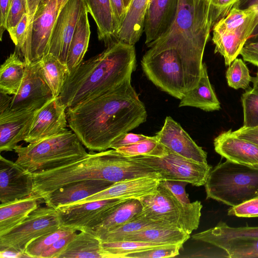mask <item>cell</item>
<instances>
[{
    "label": "cell",
    "mask_w": 258,
    "mask_h": 258,
    "mask_svg": "<svg viewBox=\"0 0 258 258\" xmlns=\"http://www.w3.org/2000/svg\"><path fill=\"white\" fill-rule=\"evenodd\" d=\"M142 210L143 206L139 199H125L100 224L91 230L99 237L135 219Z\"/></svg>",
    "instance_id": "cell-28"
},
{
    "label": "cell",
    "mask_w": 258,
    "mask_h": 258,
    "mask_svg": "<svg viewBox=\"0 0 258 258\" xmlns=\"http://www.w3.org/2000/svg\"><path fill=\"white\" fill-rule=\"evenodd\" d=\"M237 137L246 140L258 145V132L250 131L242 126L239 129L233 131Z\"/></svg>",
    "instance_id": "cell-50"
},
{
    "label": "cell",
    "mask_w": 258,
    "mask_h": 258,
    "mask_svg": "<svg viewBox=\"0 0 258 258\" xmlns=\"http://www.w3.org/2000/svg\"><path fill=\"white\" fill-rule=\"evenodd\" d=\"M114 22L115 41L116 35L125 18L126 10L123 0H110Z\"/></svg>",
    "instance_id": "cell-47"
},
{
    "label": "cell",
    "mask_w": 258,
    "mask_h": 258,
    "mask_svg": "<svg viewBox=\"0 0 258 258\" xmlns=\"http://www.w3.org/2000/svg\"><path fill=\"white\" fill-rule=\"evenodd\" d=\"M179 107L191 106L206 111L219 110L220 103L209 80L207 68L203 62L202 74L198 85L180 99Z\"/></svg>",
    "instance_id": "cell-25"
},
{
    "label": "cell",
    "mask_w": 258,
    "mask_h": 258,
    "mask_svg": "<svg viewBox=\"0 0 258 258\" xmlns=\"http://www.w3.org/2000/svg\"><path fill=\"white\" fill-rule=\"evenodd\" d=\"M183 244L164 245L128 254L124 258H163L174 257L179 253Z\"/></svg>",
    "instance_id": "cell-40"
},
{
    "label": "cell",
    "mask_w": 258,
    "mask_h": 258,
    "mask_svg": "<svg viewBox=\"0 0 258 258\" xmlns=\"http://www.w3.org/2000/svg\"><path fill=\"white\" fill-rule=\"evenodd\" d=\"M143 210L139 216L176 228L190 234L199 225L203 206L201 202L185 204L160 182L152 194L140 199Z\"/></svg>",
    "instance_id": "cell-7"
},
{
    "label": "cell",
    "mask_w": 258,
    "mask_h": 258,
    "mask_svg": "<svg viewBox=\"0 0 258 258\" xmlns=\"http://www.w3.org/2000/svg\"><path fill=\"white\" fill-rule=\"evenodd\" d=\"M160 182L168 188L182 203H190L185 190L186 182L175 180H161Z\"/></svg>",
    "instance_id": "cell-46"
},
{
    "label": "cell",
    "mask_w": 258,
    "mask_h": 258,
    "mask_svg": "<svg viewBox=\"0 0 258 258\" xmlns=\"http://www.w3.org/2000/svg\"><path fill=\"white\" fill-rule=\"evenodd\" d=\"M84 146L71 130L29 143L18 145L15 162L31 173L50 170L74 162L87 155Z\"/></svg>",
    "instance_id": "cell-5"
},
{
    "label": "cell",
    "mask_w": 258,
    "mask_h": 258,
    "mask_svg": "<svg viewBox=\"0 0 258 258\" xmlns=\"http://www.w3.org/2000/svg\"><path fill=\"white\" fill-rule=\"evenodd\" d=\"M124 200L94 201L67 205L56 210L62 226L81 231L92 229L98 225Z\"/></svg>",
    "instance_id": "cell-10"
},
{
    "label": "cell",
    "mask_w": 258,
    "mask_h": 258,
    "mask_svg": "<svg viewBox=\"0 0 258 258\" xmlns=\"http://www.w3.org/2000/svg\"><path fill=\"white\" fill-rule=\"evenodd\" d=\"M251 82L253 84V87L258 89V72L254 77H252Z\"/></svg>",
    "instance_id": "cell-56"
},
{
    "label": "cell",
    "mask_w": 258,
    "mask_h": 258,
    "mask_svg": "<svg viewBox=\"0 0 258 258\" xmlns=\"http://www.w3.org/2000/svg\"><path fill=\"white\" fill-rule=\"evenodd\" d=\"M130 157L156 170L160 174L161 180L181 181L196 186L205 184L212 170V167L208 163H201L187 159L168 149L166 153L162 157Z\"/></svg>",
    "instance_id": "cell-9"
},
{
    "label": "cell",
    "mask_w": 258,
    "mask_h": 258,
    "mask_svg": "<svg viewBox=\"0 0 258 258\" xmlns=\"http://www.w3.org/2000/svg\"><path fill=\"white\" fill-rule=\"evenodd\" d=\"M27 64L15 50L0 68V92L14 95L23 80Z\"/></svg>",
    "instance_id": "cell-31"
},
{
    "label": "cell",
    "mask_w": 258,
    "mask_h": 258,
    "mask_svg": "<svg viewBox=\"0 0 258 258\" xmlns=\"http://www.w3.org/2000/svg\"><path fill=\"white\" fill-rule=\"evenodd\" d=\"M160 181V178L151 177L120 181L114 183L104 190L71 205L110 199H140L153 193L159 185Z\"/></svg>",
    "instance_id": "cell-19"
},
{
    "label": "cell",
    "mask_w": 258,
    "mask_h": 258,
    "mask_svg": "<svg viewBox=\"0 0 258 258\" xmlns=\"http://www.w3.org/2000/svg\"><path fill=\"white\" fill-rule=\"evenodd\" d=\"M74 231L61 226L53 232L44 234L32 241L26 247L25 253L31 258H40L41 254L48 249L56 241Z\"/></svg>",
    "instance_id": "cell-36"
},
{
    "label": "cell",
    "mask_w": 258,
    "mask_h": 258,
    "mask_svg": "<svg viewBox=\"0 0 258 258\" xmlns=\"http://www.w3.org/2000/svg\"><path fill=\"white\" fill-rule=\"evenodd\" d=\"M12 96L0 92V113L10 108Z\"/></svg>",
    "instance_id": "cell-52"
},
{
    "label": "cell",
    "mask_w": 258,
    "mask_h": 258,
    "mask_svg": "<svg viewBox=\"0 0 258 258\" xmlns=\"http://www.w3.org/2000/svg\"><path fill=\"white\" fill-rule=\"evenodd\" d=\"M37 109H8L0 113L1 152L14 150L20 142L24 141Z\"/></svg>",
    "instance_id": "cell-17"
},
{
    "label": "cell",
    "mask_w": 258,
    "mask_h": 258,
    "mask_svg": "<svg viewBox=\"0 0 258 258\" xmlns=\"http://www.w3.org/2000/svg\"><path fill=\"white\" fill-rule=\"evenodd\" d=\"M240 54L244 61L258 67V40L246 43Z\"/></svg>",
    "instance_id": "cell-48"
},
{
    "label": "cell",
    "mask_w": 258,
    "mask_h": 258,
    "mask_svg": "<svg viewBox=\"0 0 258 258\" xmlns=\"http://www.w3.org/2000/svg\"><path fill=\"white\" fill-rule=\"evenodd\" d=\"M150 0H133L115 41L135 45L140 39L144 29L146 12Z\"/></svg>",
    "instance_id": "cell-24"
},
{
    "label": "cell",
    "mask_w": 258,
    "mask_h": 258,
    "mask_svg": "<svg viewBox=\"0 0 258 258\" xmlns=\"http://www.w3.org/2000/svg\"><path fill=\"white\" fill-rule=\"evenodd\" d=\"M200 241L224 249L229 258L258 257V237H208Z\"/></svg>",
    "instance_id": "cell-30"
},
{
    "label": "cell",
    "mask_w": 258,
    "mask_h": 258,
    "mask_svg": "<svg viewBox=\"0 0 258 258\" xmlns=\"http://www.w3.org/2000/svg\"><path fill=\"white\" fill-rule=\"evenodd\" d=\"M116 150L127 157L137 156L162 157L166 153L167 149L157 140L154 136L148 137L147 139L137 143L121 147Z\"/></svg>",
    "instance_id": "cell-35"
},
{
    "label": "cell",
    "mask_w": 258,
    "mask_h": 258,
    "mask_svg": "<svg viewBox=\"0 0 258 258\" xmlns=\"http://www.w3.org/2000/svg\"><path fill=\"white\" fill-rule=\"evenodd\" d=\"M114 183L101 180H86L67 184L43 198L46 206L57 209L87 198L108 188Z\"/></svg>",
    "instance_id": "cell-21"
},
{
    "label": "cell",
    "mask_w": 258,
    "mask_h": 258,
    "mask_svg": "<svg viewBox=\"0 0 258 258\" xmlns=\"http://www.w3.org/2000/svg\"><path fill=\"white\" fill-rule=\"evenodd\" d=\"M204 185L207 199L236 206L258 196V169L226 160L211 170Z\"/></svg>",
    "instance_id": "cell-6"
},
{
    "label": "cell",
    "mask_w": 258,
    "mask_h": 258,
    "mask_svg": "<svg viewBox=\"0 0 258 258\" xmlns=\"http://www.w3.org/2000/svg\"><path fill=\"white\" fill-rule=\"evenodd\" d=\"M52 98V92L40 73L39 61L32 62L27 64L23 80L17 93L12 96L9 109H38Z\"/></svg>",
    "instance_id": "cell-13"
},
{
    "label": "cell",
    "mask_w": 258,
    "mask_h": 258,
    "mask_svg": "<svg viewBox=\"0 0 258 258\" xmlns=\"http://www.w3.org/2000/svg\"><path fill=\"white\" fill-rule=\"evenodd\" d=\"M228 215L242 218L258 217V196L237 206L231 207Z\"/></svg>",
    "instance_id": "cell-42"
},
{
    "label": "cell",
    "mask_w": 258,
    "mask_h": 258,
    "mask_svg": "<svg viewBox=\"0 0 258 258\" xmlns=\"http://www.w3.org/2000/svg\"><path fill=\"white\" fill-rule=\"evenodd\" d=\"M214 146L216 152L226 160L258 169V145L237 137L232 130L216 137Z\"/></svg>",
    "instance_id": "cell-18"
},
{
    "label": "cell",
    "mask_w": 258,
    "mask_h": 258,
    "mask_svg": "<svg viewBox=\"0 0 258 258\" xmlns=\"http://www.w3.org/2000/svg\"><path fill=\"white\" fill-rule=\"evenodd\" d=\"M85 6L84 0H69L55 20L48 53L67 64L69 50L77 23Z\"/></svg>",
    "instance_id": "cell-12"
},
{
    "label": "cell",
    "mask_w": 258,
    "mask_h": 258,
    "mask_svg": "<svg viewBox=\"0 0 258 258\" xmlns=\"http://www.w3.org/2000/svg\"><path fill=\"white\" fill-rule=\"evenodd\" d=\"M26 13V0H11L6 23L7 31L14 28Z\"/></svg>",
    "instance_id": "cell-43"
},
{
    "label": "cell",
    "mask_w": 258,
    "mask_h": 258,
    "mask_svg": "<svg viewBox=\"0 0 258 258\" xmlns=\"http://www.w3.org/2000/svg\"><path fill=\"white\" fill-rule=\"evenodd\" d=\"M159 226H169L157 222L142 218L138 215L135 219L118 228L106 232L99 236V237L101 239L102 242L121 241L126 236L135 232Z\"/></svg>",
    "instance_id": "cell-33"
},
{
    "label": "cell",
    "mask_w": 258,
    "mask_h": 258,
    "mask_svg": "<svg viewBox=\"0 0 258 258\" xmlns=\"http://www.w3.org/2000/svg\"><path fill=\"white\" fill-rule=\"evenodd\" d=\"M76 231H74L58 239L48 249L41 254L40 258H58L59 255L66 248L69 243L77 234Z\"/></svg>",
    "instance_id": "cell-44"
},
{
    "label": "cell",
    "mask_w": 258,
    "mask_h": 258,
    "mask_svg": "<svg viewBox=\"0 0 258 258\" xmlns=\"http://www.w3.org/2000/svg\"><path fill=\"white\" fill-rule=\"evenodd\" d=\"M236 236L258 237V226L232 227L225 222H220L214 227L196 233L191 237L194 240L200 241L208 237L230 238Z\"/></svg>",
    "instance_id": "cell-34"
},
{
    "label": "cell",
    "mask_w": 258,
    "mask_h": 258,
    "mask_svg": "<svg viewBox=\"0 0 258 258\" xmlns=\"http://www.w3.org/2000/svg\"><path fill=\"white\" fill-rule=\"evenodd\" d=\"M148 136L142 134L124 133L115 138L110 145V148L116 150L119 148L133 144L147 139Z\"/></svg>",
    "instance_id": "cell-45"
},
{
    "label": "cell",
    "mask_w": 258,
    "mask_h": 258,
    "mask_svg": "<svg viewBox=\"0 0 258 258\" xmlns=\"http://www.w3.org/2000/svg\"><path fill=\"white\" fill-rule=\"evenodd\" d=\"M179 0H150L144 31L147 45L156 40L170 27L176 16Z\"/></svg>",
    "instance_id": "cell-20"
},
{
    "label": "cell",
    "mask_w": 258,
    "mask_h": 258,
    "mask_svg": "<svg viewBox=\"0 0 258 258\" xmlns=\"http://www.w3.org/2000/svg\"><path fill=\"white\" fill-rule=\"evenodd\" d=\"M133 0H123L124 7L127 11Z\"/></svg>",
    "instance_id": "cell-57"
},
{
    "label": "cell",
    "mask_w": 258,
    "mask_h": 258,
    "mask_svg": "<svg viewBox=\"0 0 258 258\" xmlns=\"http://www.w3.org/2000/svg\"><path fill=\"white\" fill-rule=\"evenodd\" d=\"M190 235L173 227H151L126 236L122 241H134L159 245L183 244Z\"/></svg>",
    "instance_id": "cell-27"
},
{
    "label": "cell",
    "mask_w": 258,
    "mask_h": 258,
    "mask_svg": "<svg viewBox=\"0 0 258 258\" xmlns=\"http://www.w3.org/2000/svg\"><path fill=\"white\" fill-rule=\"evenodd\" d=\"M201 0H194V2L196 5H198Z\"/></svg>",
    "instance_id": "cell-59"
},
{
    "label": "cell",
    "mask_w": 258,
    "mask_h": 258,
    "mask_svg": "<svg viewBox=\"0 0 258 258\" xmlns=\"http://www.w3.org/2000/svg\"><path fill=\"white\" fill-rule=\"evenodd\" d=\"M68 125L90 151L110 148L112 141L144 123L147 112L131 79L105 93L67 108Z\"/></svg>",
    "instance_id": "cell-1"
},
{
    "label": "cell",
    "mask_w": 258,
    "mask_h": 258,
    "mask_svg": "<svg viewBox=\"0 0 258 258\" xmlns=\"http://www.w3.org/2000/svg\"><path fill=\"white\" fill-rule=\"evenodd\" d=\"M245 127L246 128H247L250 131H254V132H258V126L254 127Z\"/></svg>",
    "instance_id": "cell-58"
},
{
    "label": "cell",
    "mask_w": 258,
    "mask_h": 258,
    "mask_svg": "<svg viewBox=\"0 0 258 258\" xmlns=\"http://www.w3.org/2000/svg\"><path fill=\"white\" fill-rule=\"evenodd\" d=\"M61 226L58 211L53 208L39 207L21 223L0 236V251L11 250L25 253L27 245L39 237Z\"/></svg>",
    "instance_id": "cell-8"
},
{
    "label": "cell",
    "mask_w": 258,
    "mask_h": 258,
    "mask_svg": "<svg viewBox=\"0 0 258 258\" xmlns=\"http://www.w3.org/2000/svg\"><path fill=\"white\" fill-rule=\"evenodd\" d=\"M226 78L228 86L235 89L248 88L252 80L245 63L241 58H237L229 66Z\"/></svg>",
    "instance_id": "cell-38"
},
{
    "label": "cell",
    "mask_w": 258,
    "mask_h": 258,
    "mask_svg": "<svg viewBox=\"0 0 258 258\" xmlns=\"http://www.w3.org/2000/svg\"><path fill=\"white\" fill-rule=\"evenodd\" d=\"M41 1V0H26L27 14L31 23Z\"/></svg>",
    "instance_id": "cell-51"
},
{
    "label": "cell",
    "mask_w": 258,
    "mask_h": 258,
    "mask_svg": "<svg viewBox=\"0 0 258 258\" xmlns=\"http://www.w3.org/2000/svg\"><path fill=\"white\" fill-rule=\"evenodd\" d=\"M69 0H56L57 15Z\"/></svg>",
    "instance_id": "cell-55"
},
{
    "label": "cell",
    "mask_w": 258,
    "mask_h": 258,
    "mask_svg": "<svg viewBox=\"0 0 258 258\" xmlns=\"http://www.w3.org/2000/svg\"><path fill=\"white\" fill-rule=\"evenodd\" d=\"M38 61L40 73L53 97H59L69 73L67 64L49 53Z\"/></svg>",
    "instance_id": "cell-32"
},
{
    "label": "cell",
    "mask_w": 258,
    "mask_h": 258,
    "mask_svg": "<svg viewBox=\"0 0 258 258\" xmlns=\"http://www.w3.org/2000/svg\"><path fill=\"white\" fill-rule=\"evenodd\" d=\"M97 27L98 37L107 46L115 41L114 22L110 0H84Z\"/></svg>",
    "instance_id": "cell-26"
},
{
    "label": "cell",
    "mask_w": 258,
    "mask_h": 258,
    "mask_svg": "<svg viewBox=\"0 0 258 258\" xmlns=\"http://www.w3.org/2000/svg\"><path fill=\"white\" fill-rule=\"evenodd\" d=\"M249 6H253L258 11V0H240L239 8H245ZM254 34L255 36L258 35V28Z\"/></svg>",
    "instance_id": "cell-54"
},
{
    "label": "cell",
    "mask_w": 258,
    "mask_h": 258,
    "mask_svg": "<svg viewBox=\"0 0 258 258\" xmlns=\"http://www.w3.org/2000/svg\"><path fill=\"white\" fill-rule=\"evenodd\" d=\"M88 13L85 4L77 23L70 46L67 62L69 73L83 61L88 50L91 34Z\"/></svg>",
    "instance_id": "cell-29"
},
{
    "label": "cell",
    "mask_w": 258,
    "mask_h": 258,
    "mask_svg": "<svg viewBox=\"0 0 258 258\" xmlns=\"http://www.w3.org/2000/svg\"><path fill=\"white\" fill-rule=\"evenodd\" d=\"M136 66L134 45L113 41L69 73L59 98L67 109L73 107L119 87Z\"/></svg>",
    "instance_id": "cell-2"
},
{
    "label": "cell",
    "mask_w": 258,
    "mask_h": 258,
    "mask_svg": "<svg viewBox=\"0 0 258 258\" xmlns=\"http://www.w3.org/2000/svg\"><path fill=\"white\" fill-rule=\"evenodd\" d=\"M213 22L210 0H179L175 20L168 30L147 44L148 52L174 48L203 58Z\"/></svg>",
    "instance_id": "cell-4"
},
{
    "label": "cell",
    "mask_w": 258,
    "mask_h": 258,
    "mask_svg": "<svg viewBox=\"0 0 258 258\" xmlns=\"http://www.w3.org/2000/svg\"><path fill=\"white\" fill-rule=\"evenodd\" d=\"M102 245L104 250L108 252L112 258H124L126 255L130 253L164 245L134 241L102 242Z\"/></svg>",
    "instance_id": "cell-37"
},
{
    "label": "cell",
    "mask_w": 258,
    "mask_h": 258,
    "mask_svg": "<svg viewBox=\"0 0 258 258\" xmlns=\"http://www.w3.org/2000/svg\"><path fill=\"white\" fill-rule=\"evenodd\" d=\"M1 258H24L29 257L25 253L11 250L0 251Z\"/></svg>",
    "instance_id": "cell-53"
},
{
    "label": "cell",
    "mask_w": 258,
    "mask_h": 258,
    "mask_svg": "<svg viewBox=\"0 0 258 258\" xmlns=\"http://www.w3.org/2000/svg\"><path fill=\"white\" fill-rule=\"evenodd\" d=\"M42 198L37 194L0 206V236L21 223L40 207Z\"/></svg>",
    "instance_id": "cell-23"
},
{
    "label": "cell",
    "mask_w": 258,
    "mask_h": 258,
    "mask_svg": "<svg viewBox=\"0 0 258 258\" xmlns=\"http://www.w3.org/2000/svg\"><path fill=\"white\" fill-rule=\"evenodd\" d=\"M102 244L101 239L91 229L81 231L58 258H112Z\"/></svg>",
    "instance_id": "cell-22"
},
{
    "label": "cell",
    "mask_w": 258,
    "mask_h": 258,
    "mask_svg": "<svg viewBox=\"0 0 258 258\" xmlns=\"http://www.w3.org/2000/svg\"><path fill=\"white\" fill-rule=\"evenodd\" d=\"M57 16L56 0H41L32 24V62L40 60L48 53L50 39Z\"/></svg>",
    "instance_id": "cell-16"
},
{
    "label": "cell",
    "mask_w": 258,
    "mask_h": 258,
    "mask_svg": "<svg viewBox=\"0 0 258 258\" xmlns=\"http://www.w3.org/2000/svg\"><path fill=\"white\" fill-rule=\"evenodd\" d=\"M157 140L170 151L196 162L207 164V154L171 117L167 116Z\"/></svg>",
    "instance_id": "cell-15"
},
{
    "label": "cell",
    "mask_w": 258,
    "mask_h": 258,
    "mask_svg": "<svg viewBox=\"0 0 258 258\" xmlns=\"http://www.w3.org/2000/svg\"><path fill=\"white\" fill-rule=\"evenodd\" d=\"M240 0H210L213 26L235 7H239Z\"/></svg>",
    "instance_id": "cell-41"
},
{
    "label": "cell",
    "mask_w": 258,
    "mask_h": 258,
    "mask_svg": "<svg viewBox=\"0 0 258 258\" xmlns=\"http://www.w3.org/2000/svg\"><path fill=\"white\" fill-rule=\"evenodd\" d=\"M32 175L34 193L42 199L58 188L79 181L101 180L115 183L143 177L161 178L153 168L114 149L90 151L74 162Z\"/></svg>",
    "instance_id": "cell-3"
},
{
    "label": "cell",
    "mask_w": 258,
    "mask_h": 258,
    "mask_svg": "<svg viewBox=\"0 0 258 258\" xmlns=\"http://www.w3.org/2000/svg\"><path fill=\"white\" fill-rule=\"evenodd\" d=\"M243 124L246 127L258 126V89L252 87L241 96Z\"/></svg>",
    "instance_id": "cell-39"
},
{
    "label": "cell",
    "mask_w": 258,
    "mask_h": 258,
    "mask_svg": "<svg viewBox=\"0 0 258 258\" xmlns=\"http://www.w3.org/2000/svg\"><path fill=\"white\" fill-rule=\"evenodd\" d=\"M32 173L15 162L0 156V206L34 194Z\"/></svg>",
    "instance_id": "cell-14"
},
{
    "label": "cell",
    "mask_w": 258,
    "mask_h": 258,
    "mask_svg": "<svg viewBox=\"0 0 258 258\" xmlns=\"http://www.w3.org/2000/svg\"><path fill=\"white\" fill-rule=\"evenodd\" d=\"M67 107L59 97H53L37 109L24 141L32 143L62 133L69 129Z\"/></svg>",
    "instance_id": "cell-11"
},
{
    "label": "cell",
    "mask_w": 258,
    "mask_h": 258,
    "mask_svg": "<svg viewBox=\"0 0 258 258\" xmlns=\"http://www.w3.org/2000/svg\"><path fill=\"white\" fill-rule=\"evenodd\" d=\"M11 0H0V39L7 30L6 23Z\"/></svg>",
    "instance_id": "cell-49"
}]
</instances>
